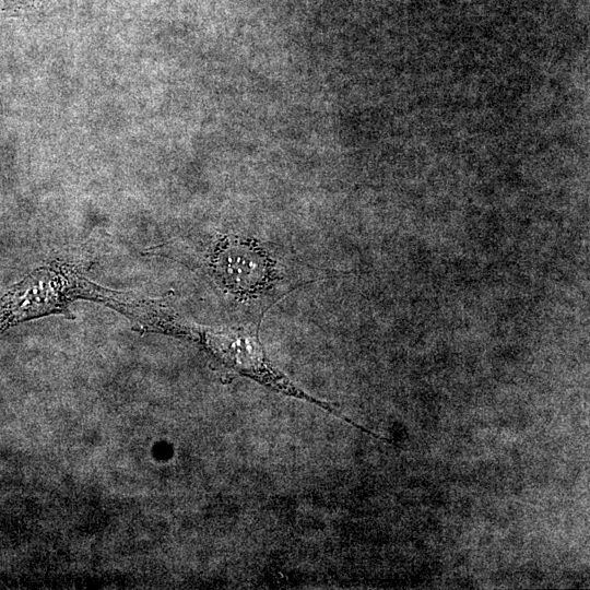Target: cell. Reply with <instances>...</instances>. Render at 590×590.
<instances>
[{
	"mask_svg": "<svg viewBox=\"0 0 590 590\" xmlns=\"http://www.w3.org/2000/svg\"><path fill=\"white\" fill-rule=\"evenodd\" d=\"M154 255L194 262L216 287L236 302L275 297L284 275L273 253L259 240L235 234H223L208 240L200 251H181L154 247ZM279 300V299H278Z\"/></svg>",
	"mask_w": 590,
	"mask_h": 590,
	"instance_id": "1",
	"label": "cell"
},
{
	"mask_svg": "<svg viewBox=\"0 0 590 590\" xmlns=\"http://www.w3.org/2000/svg\"><path fill=\"white\" fill-rule=\"evenodd\" d=\"M259 324L257 327L213 328L189 321L170 307L161 320L158 332L188 339L203 347L208 354L234 373L276 392L314 403L344 421L346 416L328 402L305 392L271 363L259 337Z\"/></svg>",
	"mask_w": 590,
	"mask_h": 590,
	"instance_id": "2",
	"label": "cell"
}]
</instances>
